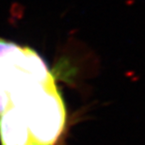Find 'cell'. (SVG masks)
Wrapping results in <instances>:
<instances>
[{
	"label": "cell",
	"instance_id": "cell-1",
	"mask_svg": "<svg viewBox=\"0 0 145 145\" xmlns=\"http://www.w3.org/2000/svg\"><path fill=\"white\" fill-rule=\"evenodd\" d=\"M16 108L24 114L33 142L56 145L65 128L66 109L55 81Z\"/></svg>",
	"mask_w": 145,
	"mask_h": 145
},
{
	"label": "cell",
	"instance_id": "cell-2",
	"mask_svg": "<svg viewBox=\"0 0 145 145\" xmlns=\"http://www.w3.org/2000/svg\"><path fill=\"white\" fill-rule=\"evenodd\" d=\"M31 141L29 128L21 110L10 106L0 114L1 145H28Z\"/></svg>",
	"mask_w": 145,
	"mask_h": 145
},
{
	"label": "cell",
	"instance_id": "cell-3",
	"mask_svg": "<svg viewBox=\"0 0 145 145\" xmlns=\"http://www.w3.org/2000/svg\"><path fill=\"white\" fill-rule=\"evenodd\" d=\"M28 145H38V144H36L35 142H33V141H31V142L28 144Z\"/></svg>",
	"mask_w": 145,
	"mask_h": 145
}]
</instances>
